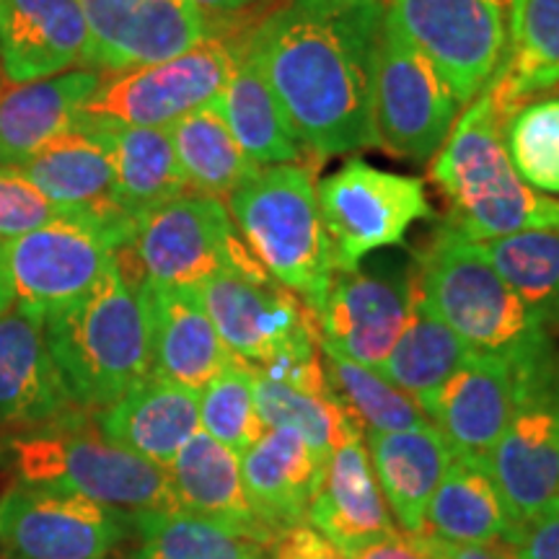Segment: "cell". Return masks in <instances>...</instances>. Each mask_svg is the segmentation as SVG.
Wrapping results in <instances>:
<instances>
[{
    "label": "cell",
    "instance_id": "cell-1",
    "mask_svg": "<svg viewBox=\"0 0 559 559\" xmlns=\"http://www.w3.org/2000/svg\"><path fill=\"white\" fill-rule=\"evenodd\" d=\"M383 0H283L241 41L304 148L345 156L379 145L373 68Z\"/></svg>",
    "mask_w": 559,
    "mask_h": 559
},
{
    "label": "cell",
    "instance_id": "cell-2",
    "mask_svg": "<svg viewBox=\"0 0 559 559\" xmlns=\"http://www.w3.org/2000/svg\"><path fill=\"white\" fill-rule=\"evenodd\" d=\"M45 337L75 407H109L151 376L145 283L115 260L86 296L45 319Z\"/></svg>",
    "mask_w": 559,
    "mask_h": 559
},
{
    "label": "cell",
    "instance_id": "cell-3",
    "mask_svg": "<svg viewBox=\"0 0 559 559\" xmlns=\"http://www.w3.org/2000/svg\"><path fill=\"white\" fill-rule=\"evenodd\" d=\"M443 194L445 226L469 241H489L521 230H559V202L531 190L502 143V117L481 91L453 122L430 164Z\"/></svg>",
    "mask_w": 559,
    "mask_h": 559
},
{
    "label": "cell",
    "instance_id": "cell-4",
    "mask_svg": "<svg viewBox=\"0 0 559 559\" xmlns=\"http://www.w3.org/2000/svg\"><path fill=\"white\" fill-rule=\"evenodd\" d=\"M415 270L423 296L472 349L500 355L523 370L559 366L547 326L479 254L477 243L440 226Z\"/></svg>",
    "mask_w": 559,
    "mask_h": 559
},
{
    "label": "cell",
    "instance_id": "cell-5",
    "mask_svg": "<svg viewBox=\"0 0 559 559\" xmlns=\"http://www.w3.org/2000/svg\"><path fill=\"white\" fill-rule=\"evenodd\" d=\"M0 464L21 485L66 489L122 510L171 508L166 469L109 443L96 412L70 409L66 415L0 436Z\"/></svg>",
    "mask_w": 559,
    "mask_h": 559
},
{
    "label": "cell",
    "instance_id": "cell-6",
    "mask_svg": "<svg viewBox=\"0 0 559 559\" xmlns=\"http://www.w3.org/2000/svg\"><path fill=\"white\" fill-rule=\"evenodd\" d=\"M226 207L262 270L319 313L334 264L309 166H262Z\"/></svg>",
    "mask_w": 559,
    "mask_h": 559
},
{
    "label": "cell",
    "instance_id": "cell-7",
    "mask_svg": "<svg viewBox=\"0 0 559 559\" xmlns=\"http://www.w3.org/2000/svg\"><path fill=\"white\" fill-rule=\"evenodd\" d=\"M117 264L148 285L198 288L215 275L267 277L234 230L226 202L185 192L138 221Z\"/></svg>",
    "mask_w": 559,
    "mask_h": 559
},
{
    "label": "cell",
    "instance_id": "cell-8",
    "mask_svg": "<svg viewBox=\"0 0 559 559\" xmlns=\"http://www.w3.org/2000/svg\"><path fill=\"white\" fill-rule=\"evenodd\" d=\"M317 200L334 270L360 267L373 251L400 247L417 221L432 218L423 179L376 169L362 158L321 179Z\"/></svg>",
    "mask_w": 559,
    "mask_h": 559
},
{
    "label": "cell",
    "instance_id": "cell-9",
    "mask_svg": "<svg viewBox=\"0 0 559 559\" xmlns=\"http://www.w3.org/2000/svg\"><path fill=\"white\" fill-rule=\"evenodd\" d=\"M459 111L449 81L386 13L373 68V124L381 148L428 160L449 138Z\"/></svg>",
    "mask_w": 559,
    "mask_h": 559
},
{
    "label": "cell",
    "instance_id": "cell-10",
    "mask_svg": "<svg viewBox=\"0 0 559 559\" xmlns=\"http://www.w3.org/2000/svg\"><path fill=\"white\" fill-rule=\"evenodd\" d=\"M130 230L88 215L62 213L37 230L9 241L13 304L47 319L86 296L130 243Z\"/></svg>",
    "mask_w": 559,
    "mask_h": 559
},
{
    "label": "cell",
    "instance_id": "cell-11",
    "mask_svg": "<svg viewBox=\"0 0 559 559\" xmlns=\"http://www.w3.org/2000/svg\"><path fill=\"white\" fill-rule=\"evenodd\" d=\"M234 60L228 41L207 37L177 58L109 73L79 115L130 128L166 130L215 99L234 70Z\"/></svg>",
    "mask_w": 559,
    "mask_h": 559
},
{
    "label": "cell",
    "instance_id": "cell-12",
    "mask_svg": "<svg viewBox=\"0 0 559 559\" xmlns=\"http://www.w3.org/2000/svg\"><path fill=\"white\" fill-rule=\"evenodd\" d=\"M130 534V510L66 489L19 481L0 498L3 559H107Z\"/></svg>",
    "mask_w": 559,
    "mask_h": 559
},
{
    "label": "cell",
    "instance_id": "cell-13",
    "mask_svg": "<svg viewBox=\"0 0 559 559\" xmlns=\"http://www.w3.org/2000/svg\"><path fill=\"white\" fill-rule=\"evenodd\" d=\"M389 19L469 104L498 73L508 45V0H389Z\"/></svg>",
    "mask_w": 559,
    "mask_h": 559
},
{
    "label": "cell",
    "instance_id": "cell-14",
    "mask_svg": "<svg viewBox=\"0 0 559 559\" xmlns=\"http://www.w3.org/2000/svg\"><path fill=\"white\" fill-rule=\"evenodd\" d=\"M481 466L513 531L559 498V366L523 373L519 407Z\"/></svg>",
    "mask_w": 559,
    "mask_h": 559
},
{
    "label": "cell",
    "instance_id": "cell-15",
    "mask_svg": "<svg viewBox=\"0 0 559 559\" xmlns=\"http://www.w3.org/2000/svg\"><path fill=\"white\" fill-rule=\"evenodd\" d=\"M198 293L223 345L254 368L321 349L319 313L270 275H215Z\"/></svg>",
    "mask_w": 559,
    "mask_h": 559
},
{
    "label": "cell",
    "instance_id": "cell-16",
    "mask_svg": "<svg viewBox=\"0 0 559 559\" xmlns=\"http://www.w3.org/2000/svg\"><path fill=\"white\" fill-rule=\"evenodd\" d=\"M88 45L83 66L104 73L177 58L210 37L190 0H81Z\"/></svg>",
    "mask_w": 559,
    "mask_h": 559
},
{
    "label": "cell",
    "instance_id": "cell-17",
    "mask_svg": "<svg viewBox=\"0 0 559 559\" xmlns=\"http://www.w3.org/2000/svg\"><path fill=\"white\" fill-rule=\"evenodd\" d=\"M523 373L526 370L508 358L474 349L456 373L423 402L425 417L436 425L453 459L481 464L519 407Z\"/></svg>",
    "mask_w": 559,
    "mask_h": 559
},
{
    "label": "cell",
    "instance_id": "cell-18",
    "mask_svg": "<svg viewBox=\"0 0 559 559\" xmlns=\"http://www.w3.org/2000/svg\"><path fill=\"white\" fill-rule=\"evenodd\" d=\"M415 270L386 275L362 267L334 270L319 311V345L379 370L409 313Z\"/></svg>",
    "mask_w": 559,
    "mask_h": 559
},
{
    "label": "cell",
    "instance_id": "cell-19",
    "mask_svg": "<svg viewBox=\"0 0 559 559\" xmlns=\"http://www.w3.org/2000/svg\"><path fill=\"white\" fill-rule=\"evenodd\" d=\"M75 407L45 337V319L13 304L0 317V436L66 415Z\"/></svg>",
    "mask_w": 559,
    "mask_h": 559
},
{
    "label": "cell",
    "instance_id": "cell-20",
    "mask_svg": "<svg viewBox=\"0 0 559 559\" xmlns=\"http://www.w3.org/2000/svg\"><path fill=\"white\" fill-rule=\"evenodd\" d=\"M16 169L62 213H79L135 234L138 221L120 207L109 153L86 128L73 124Z\"/></svg>",
    "mask_w": 559,
    "mask_h": 559
},
{
    "label": "cell",
    "instance_id": "cell-21",
    "mask_svg": "<svg viewBox=\"0 0 559 559\" xmlns=\"http://www.w3.org/2000/svg\"><path fill=\"white\" fill-rule=\"evenodd\" d=\"M86 45L81 0H0V66L11 83L66 73Z\"/></svg>",
    "mask_w": 559,
    "mask_h": 559
},
{
    "label": "cell",
    "instance_id": "cell-22",
    "mask_svg": "<svg viewBox=\"0 0 559 559\" xmlns=\"http://www.w3.org/2000/svg\"><path fill=\"white\" fill-rule=\"evenodd\" d=\"M306 523L345 555L396 531L370 466L366 438H349L334 449L321 472Z\"/></svg>",
    "mask_w": 559,
    "mask_h": 559
},
{
    "label": "cell",
    "instance_id": "cell-23",
    "mask_svg": "<svg viewBox=\"0 0 559 559\" xmlns=\"http://www.w3.org/2000/svg\"><path fill=\"white\" fill-rule=\"evenodd\" d=\"M151 376L200 391L230 360L198 288L148 285Z\"/></svg>",
    "mask_w": 559,
    "mask_h": 559
},
{
    "label": "cell",
    "instance_id": "cell-24",
    "mask_svg": "<svg viewBox=\"0 0 559 559\" xmlns=\"http://www.w3.org/2000/svg\"><path fill=\"white\" fill-rule=\"evenodd\" d=\"M96 423L109 443L166 469L200 430V391L148 376L96 412Z\"/></svg>",
    "mask_w": 559,
    "mask_h": 559
},
{
    "label": "cell",
    "instance_id": "cell-25",
    "mask_svg": "<svg viewBox=\"0 0 559 559\" xmlns=\"http://www.w3.org/2000/svg\"><path fill=\"white\" fill-rule=\"evenodd\" d=\"M171 508L213 519L241 531L264 549L275 534L257 519L249 506L241 479V456L218 443L205 430H198L181 445L177 459L166 466Z\"/></svg>",
    "mask_w": 559,
    "mask_h": 559
},
{
    "label": "cell",
    "instance_id": "cell-26",
    "mask_svg": "<svg viewBox=\"0 0 559 559\" xmlns=\"http://www.w3.org/2000/svg\"><path fill=\"white\" fill-rule=\"evenodd\" d=\"M324 461L298 432L267 428L241 453L249 506L272 534L306 523Z\"/></svg>",
    "mask_w": 559,
    "mask_h": 559
},
{
    "label": "cell",
    "instance_id": "cell-27",
    "mask_svg": "<svg viewBox=\"0 0 559 559\" xmlns=\"http://www.w3.org/2000/svg\"><path fill=\"white\" fill-rule=\"evenodd\" d=\"M99 83L102 73L91 68L29 83H0V166H19L73 128Z\"/></svg>",
    "mask_w": 559,
    "mask_h": 559
},
{
    "label": "cell",
    "instance_id": "cell-28",
    "mask_svg": "<svg viewBox=\"0 0 559 559\" xmlns=\"http://www.w3.org/2000/svg\"><path fill=\"white\" fill-rule=\"evenodd\" d=\"M366 449L391 519L407 534H419L432 492L453 459L445 440L436 425L425 423L396 432H368Z\"/></svg>",
    "mask_w": 559,
    "mask_h": 559
},
{
    "label": "cell",
    "instance_id": "cell-29",
    "mask_svg": "<svg viewBox=\"0 0 559 559\" xmlns=\"http://www.w3.org/2000/svg\"><path fill=\"white\" fill-rule=\"evenodd\" d=\"M75 124L86 128L109 153L117 200L130 218L140 221L164 202L190 192L169 130L130 128V124L88 120L81 115L75 117Z\"/></svg>",
    "mask_w": 559,
    "mask_h": 559
},
{
    "label": "cell",
    "instance_id": "cell-30",
    "mask_svg": "<svg viewBox=\"0 0 559 559\" xmlns=\"http://www.w3.org/2000/svg\"><path fill=\"white\" fill-rule=\"evenodd\" d=\"M559 86V0H508V45L485 94L502 122Z\"/></svg>",
    "mask_w": 559,
    "mask_h": 559
},
{
    "label": "cell",
    "instance_id": "cell-31",
    "mask_svg": "<svg viewBox=\"0 0 559 559\" xmlns=\"http://www.w3.org/2000/svg\"><path fill=\"white\" fill-rule=\"evenodd\" d=\"M230 47L236 55L234 70L210 107L218 111L230 135L239 140L243 153L254 164H300L306 156L304 143L290 128L288 117L270 91L267 81L262 79L260 68L239 45Z\"/></svg>",
    "mask_w": 559,
    "mask_h": 559
},
{
    "label": "cell",
    "instance_id": "cell-32",
    "mask_svg": "<svg viewBox=\"0 0 559 559\" xmlns=\"http://www.w3.org/2000/svg\"><path fill=\"white\" fill-rule=\"evenodd\" d=\"M513 523L479 461L451 459L432 492L419 536L449 544H506Z\"/></svg>",
    "mask_w": 559,
    "mask_h": 559
},
{
    "label": "cell",
    "instance_id": "cell-33",
    "mask_svg": "<svg viewBox=\"0 0 559 559\" xmlns=\"http://www.w3.org/2000/svg\"><path fill=\"white\" fill-rule=\"evenodd\" d=\"M472 353L474 349L438 317L430 300L423 296L415 270L407 321L379 373L423 407V402L436 394Z\"/></svg>",
    "mask_w": 559,
    "mask_h": 559
},
{
    "label": "cell",
    "instance_id": "cell-34",
    "mask_svg": "<svg viewBox=\"0 0 559 559\" xmlns=\"http://www.w3.org/2000/svg\"><path fill=\"white\" fill-rule=\"evenodd\" d=\"M166 130L190 192L226 202L262 169L243 153L239 140L230 135L210 104L190 111Z\"/></svg>",
    "mask_w": 559,
    "mask_h": 559
},
{
    "label": "cell",
    "instance_id": "cell-35",
    "mask_svg": "<svg viewBox=\"0 0 559 559\" xmlns=\"http://www.w3.org/2000/svg\"><path fill=\"white\" fill-rule=\"evenodd\" d=\"M132 559H262L264 547L241 531L179 508L135 510Z\"/></svg>",
    "mask_w": 559,
    "mask_h": 559
},
{
    "label": "cell",
    "instance_id": "cell-36",
    "mask_svg": "<svg viewBox=\"0 0 559 559\" xmlns=\"http://www.w3.org/2000/svg\"><path fill=\"white\" fill-rule=\"evenodd\" d=\"M474 243L531 313L547 330H559V230L534 228Z\"/></svg>",
    "mask_w": 559,
    "mask_h": 559
},
{
    "label": "cell",
    "instance_id": "cell-37",
    "mask_svg": "<svg viewBox=\"0 0 559 559\" xmlns=\"http://www.w3.org/2000/svg\"><path fill=\"white\" fill-rule=\"evenodd\" d=\"M319 347L334 400L362 430V438L368 432H396L430 423L423 407L409 394L383 379L379 370L360 366L332 347Z\"/></svg>",
    "mask_w": 559,
    "mask_h": 559
},
{
    "label": "cell",
    "instance_id": "cell-38",
    "mask_svg": "<svg viewBox=\"0 0 559 559\" xmlns=\"http://www.w3.org/2000/svg\"><path fill=\"white\" fill-rule=\"evenodd\" d=\"M254 394L264 430L285 428L298 432L324 464L340 443L349 438H362V430L334 396L285 386V383L264 379L257 370Z\"/></svg>",
    "mask_w": 559,
    "mask_h": 559
},
{
    "label": "cell",
    "instance_id": "cell-39",
    "mask_svg": "<svg viewBox=\"0 0 559 559\" xmlns=\"http://www.w3.org/2000/svg\"><path fill=\"white\" fill-rule=\"evenodd\" d=\"M200 430L239 456L262 436L251 362L230 355L218 376L200 389Z\"/></svg>",
    "mask_w": 559,
    "mask_h": 559
},
{
    "label": "cell",
    "instance_id": "cell-40",
    "mask_svg": "<svg viewBox=\"0 0 559 559\" xmlns=\"http://www.w3.org/2000/svg\"><path fill=\"white\" fill-rule=\"evenodd\" d=\"M510 164L531 190L559 194V96L531 99L502 122Z\"/></svg>",
    "mask_w": 559,
    "mask_h": 559
},
{
    "label": "cell",
    "instance_id": "cell-41",
    "mask_svg": "<svg viewBox=\"0 0 559 559\" xmlns=\"http://www.w3.org/2000/svg\"><path fill=\"white\" fill-rule=\"evenodd\" d=\"M60 215L62 210L52 205L16 166H0V239L13 241Z\"/></svg>",
    "mask_w": 559,
    "mask_h": 559
},
{
    "label": "cell",
    "instance_id": "cell-42",
    "mask_svg": "<svg viewBox=\"0 0 559 559\" xmlns=\"http://www.w3.org/2000/svg\"><path fill=\"white\" fill-rule=\"evenodd\" d=\"M506 549L510 559H559V498L515 528Z\"/></svg>",
    "mask_w": 559,
    "mask_h": 559
},
{
    "label": "cell",
    "instance_id": "cell-43",
    "mask_svg": "<svg viewBox=\"0 0 559 559\" xmlns=\"http://www.w3.org/2000/svg\"><path fill=\"white\" fill-rule=\"evenodd\" d=\"M262 559H347L345 551L334 547L324 534L309 523H298L280 531L270 547L264 549Z\"/></svg>",
    "mask_w": 559,
    "mask_h": 559
},
{
    "label": "cell",
    "instance_id": "cell-44",
    "mask_svg": "<svg viewBox=\"0 0 559 559\" xmlns=\"http://www.w3.org/2000/svg\"><path fill=\"white\" fill-rule=\"evenodd\" d=\"M347 559H432L428 542L419 534H407V531H391L381 539L362 544L353 549Z\"/></svg>",
    "mask_w": 559,
    "mask_h": 559
},
{
    "label": "cell",
    "instance_id": "cell-45",
    "mask_svg": "<svg viewBox=\"0 0 559 559\" xmlns=\"http://www.w3.org/2000/svg\"><path fill=\"white\" fill-rule=\"evenodd\" d=\"M432 559H510L506 544H449L428 539Z\"/></svg>",
    "mask_w": 559,
    "mask_h": 559
},
{
    "label": "cell",
    "instance_id": "cell-46",
    "mask_svg": "<svg viewBox=\"0 0 559 559\" xmlns=\"http://www.w3.org/2000/svg\"><path fill=\"white\" fill-rule=\"evenodd\" d=\"M13 300H16V290H13L9 241L0 239V317L11 309Z\"/></svg>",
    "mask_w": 559,
    "mask_h": 559
},
{
    "label": "cell",
    "instance_id": "cell-47",
    "mask_svg": "<svg viewBox=\"0 0 559 559\" xmlns=\"http://www.w3.org/2000/svg\"><path fill=\"white\" fill-rule=\"evenodd\" d=\"M190 3L198 5L202 13H239L262 0H190Z\"/></svg>",
    "mask_w": 559,
    "mask_h": 559
}]
</instances>
